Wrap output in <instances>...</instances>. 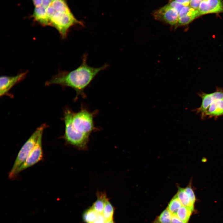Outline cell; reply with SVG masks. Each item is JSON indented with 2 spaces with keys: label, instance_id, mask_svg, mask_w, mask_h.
Segmentation results:
<instances>
[{
  "label": "cell",
  "instance_id": "1",
  "mask_svg": "<svg viewBox=\"0 0 223 223\" xmlns=\"http://www.w3.org/2000/svg\"><path fill=\"white\" fill-rule=\"evenodd\" d=\"M87 53L83 55L81 63L77 68L70 71H59L46 81L45 85L57 84L62 87H70L76 92L75 100L79 96L85 98L86 96L84 92L86 88L100 71L106 69L109 66L106 63L100 67H91L87 63Z\"/></svg>",
  "mask_w": 223,
  "mask_h": 223
},
{
  "label": "cell",
  "instance_id": "2",
  "mask_svg": "<svg viewBox=\"0 0 223 223\" xmlns=\"http://www.w3.org/2000/svg\"><path fill=\"white\" fill-rule=\"evenodd\" d=\"M73 113L68 108L64 110L63 118L65 125L64 138L69 144L84 149L86 146L90 136L80 132L75 129L72 122Z\"/></svg>",
  "mask_w": 223,
  "mask_h": 223
},
{
  "label": "cell",
  "instance_id": "3",
  "mask_svg": "<svg viewBox=\"0 0 223 223\" xmlns=\"http://www.w3.org/2000/svg\"><path fill=\"white\" fill-rule=\"evenodd\" d=\"M46 127V125L44 124L38 128L23 146L9 173L10 179L15 176L17 170L25 160L36 144L39 135Z\"/></svg>",
  "mask_w": 223,
  "mask_h": 223
},
{
  "label": "cell",
  "instance_id": "4",
  "mask_svg": "<svg viewBox=\"0 0 223 223\" xmlns=\"http://www.w3.org/2000/svg\"><path fill=\"white\" fill-rule=\"evenodd\" d=\"M94 114L83 107L77 112H73L72 122L75 129L80 132L90 136L96 129L94 121Z\"/></svg>",
  "mask_w": 223,
  "mask_h": 223
},
{
  "label": "cell",
  "instance_id": "5",
  "mask_svg": "<svg viewBox=\"0 0 223 223\" xmlns=\"http://www.w3.org/2000/svg\"><path fill=\"white\" fill-rule=\"evenodd\" d=\"M197 94L202 99L200 106L193 110L196 114H200L201 119L204 120L205 114L209 106L214 101L219 99H223V88L216 87V90L212 93L207 94L202 91L198 92Z\"/></svg>",
  "mask_w": 223,
  "mask_h": 223
},
{
  "label": "cell",
  "instance_id": "6",
  "mask_svg": "<svg viewBox=\"0 0 223 223\" xmlns=\"http://www.w3.org/2000/svg\"><path fill=\"white\" fill-rule=\"evenodd\" d=\"M153 15L155 19L174 26L175 28L177 24L178 13L168 4L154 11Z\"/></svg>",
  "mask_w": 223,
  "mask_h": 223
},
{
  "label": "cell",
  "instance_id": "7",
  "mask_svg": "<svg viewBox=\"0 0 223 223\" xmlns=\"http://www.w3.org/2000/svg\"><path fill=\"white\" fill-rule=\"evenodd\" d=\"M43 132L39 135L34 147L30 154L16 172V175L21 171L37 163L43 158L42 137Z\"/></svg>",
  "mask_w": 223,
  "mask_h": 223
},
{
  "label": "cell",
  "instance_id": "8",
  "mask_svg": "<svg viewBox=\"0 0 223 223\" xmlns=\"http://www.w3.org/2000/svg\"><path fill=\"white\" fill-rule=\"evenodd\" d=\"M27 71L20 72L14 76H2L0 78V96L8 94L10 90L15 84L23 80L28 73Z\"/></svg>",
  "mask_w": 223,
  "mask_h": 223
},
{
  "label": "cell",
  "instance_id": "9",
  "mask_svg": "<svg viewBox=\"0 0 223 223\" xmlns=\"http://www.w3.org/2000/svg\"><path fill=\"white\" fill-rule=\"evenodd\" d=\"M198 10L200 16L209 13H223V1L203 0Z\"/></svg>",
  "mask_w": 223,
  "mask_h": 223
},
{
  "label": "cell",
  "instance_id": "10",
  "mask_svg": "<svg viewBox=\"0 0 223 223\" xmlns=\"http://www.w3.org/2000/svg\"><path fill=\"white\" fill-rule=\"evenodd\" d=\"M199 16L198 9H195L189 5L184 6L178 13V21L175 28L187 25Z\"/></svg>",
  "mask_w": 223,
  "mask_h": 223
},
{
  "label": "cell",
  "instance_id": "11",
  "mask_svg": "<svg viewBox=\"0 0 223 223\" xmlns=\"http://www.w3.org/2000/svg\"><path fill=\"white\" fill-rule=\"evenodd\" d=\"M223 116V99L216 100L212 102L208 107L205 114V118H214L216 120Z\"/></svg>",
  "mask_w": 223,
  "mask_h": 223
},
{
  "label": "cell",
  "instance_id": "12",
  "mask_svg": "<svg viewBox=\"0 0 223 223\" xmlns=\"http://www.w3.org/2000/svg\"><path fill=\"white\" fill-rule=\"evenodd\" d=\"M32 17L34 21L42 26H48L46 9L42 5L38 7H35Z\"/></svg>",
  "mask_w": 223,
  "mask_h": 223
},
{
  "label": "cell",
  "instance_id": "13",
  "mask_svg": "<svg viewBox=\"0 0 223 223\" xmlns=\"http://www.w3.org/2000/svg\"><path fill=\"white\" fill-rule=\"evenodd\" d=\"M176 195L182 206L188 207L192 211L194 210V203L190 199L185 188H179Z\"/></svg>",
  "mask_w": 223,
  "mask_h": 223
},
{
  "label": "cell",
  "instance_id": "14",
  "mask_svg": "<svg viewBox=\"0 0 223 223\" xmlns=\"http://www.w3.org/2000/svg\"><path fill=\"white\" fill-rule=\"evenodd\" d=\"M97 199L93 204L91 207L98 214H102L105 203L107 199L106 194L104 193H98Z\"/></svg>",
  "mask_w": 223,
  "mask_h": 223
},
{
  "label": "cell",
  "instance_id": "15",
  "mask_svg": "<svg viewBox=\"0 0 223 223\" xmlns=\"http://www.w3.org/2000/svg\"><path fill=\"white\" fill-rule=\"evenodd\" d=\"M172 215L167 208L155 218L152 223H171Z\"/></svg>",
  "mask_w": 223,
  "mask_h": 223
},
{
  "label": "cell",
  "instance_id": "16",
  "mask_svg": "<svg viewBox=\"0 0 223 223\" xmlns=\"http://www.w3.org/2000/svg\"><path fill=\"white\" fill-rule=\"evenodd\" d=\"M193 211L188 207L182 206L177 210L176 214L181 220L188 223Z\"/></svg>",
  "mask_w": 223,
  "mask_h": 223
},
{
  "label": "cell",
  "instance_id": "17",
  "mask_svg": "<svg viewBox=\"0 0 223 223\" xmlns=\"http://www.w3.org/2000/svg\"><path fill=\"white\" fill-rule=\"evenodd\" d=\"M98 214L91 207L84 212L83 218L87 223H93L97 219Z\"/></svg>",
  "mask_w": 223,
  "mask_h": 223
},
{
  "label": "cell",
  "instance_id": "18",
  "mask_svg": "<svg viewBox=\"0 0 223 223\" xmlns=\"http://www.w3.org/2000/svg\"><path fill=\"white\" fill-rule=\"evenodd\" d=\"M182 205L176 195L169 203L167 208L172 214H176Z\"/></svg>",
  "mask_w": 223,
  "mask_h": 223
},
{
  "label": "cell",
  "instance_id": "19",
  "mask_svg": "<svg viewBox=\"0 0 223 223\" xmlns=\"http://www.w3.org/2000/svg\"><path fill=\"white\" fill-rule=\"evenodd\" d=\"M114 212V208L107 199L102 213V215L106 220L112 219Z\"/></svg>",
  "mask_w": 223,
  "mask_h": 223
},
{
  "label": "cell",
  "instance_id": "20",
  "mask_svg": "<svg viewBox=\"0 0 223 223\" xmlns=\"http://www.w3.org/2000/svg\"><path fill=\"white\" fill-rule=\"evenodd\" d=\"M185 189L191 200L195 203L196 200V198L193 190L191 186H188Z\"/></svg>",
  "mask_w": 223,
  "mask_h": 223
},
{
  "label": "cell",
  "instance_id": "21",
  "mask_svg": "<svg viewBox=\"0 0 223 223\" xmlns=\"http://www.w3.org/2000/svg\"><path fill=\"white\" fill-rule=\"evenodd\" d=\"M170 7L176 10L179 13L184 6L181 3L174 1L169 0L168 4Z\"/></svg>",
  "mask_w": 223,
  "mask_h": 223
},
{
  "label": "cell",
  "instance_id": "22",
  "mask_svg": "<svg viewBox=\"0 0 223 223\" xmlns=\"http://www.w3.org/2000/svg\"><path fill=\"white\" fill-rule=\"evenodd\" d=\"M203 0H190L189 6L195 9H198Z\"/></svg>",
  "mask_w": 223,
  "mask_h": 223
},
{
  "label": "cell",
  "instance_id": "23",
  "mask_svg": "<svg viewBox=\"0 0 223 223\" xmlns=\"http://www.w3.org/2000/svg\"><path fill=\"white\" fill-rule=\"evenodd\" d=\"M171 223H187L180 219L176 214L172 215V217Z\"/></svg>",
  "mask_w": 223,
  "mask_h": 223
},
{
  "label": "cell",
  "instance_id": "24",
  "mask_svg": "<svg viewBox=\"0 0 223 223\" xmlns=\"http://www.w3.org/2000/svg\"><path fill=\"white\" fill-rule=\"evenodd\" d=\"M54 0H42V5L46 9L51 4Z\"/></svg>",
  "mask_w": 223,
  "mask_h": 223
},
{
  "label": "cell",
  "instance_id": "25",
  "mask_svg": "<svg viewBox=\"0 0 223 223\" xmlns=\"http://www.w3.org/2000/svg\"><path fill=\"white\" fill-rule=\"evenodd\" d=\"M172 1H174L179 2L183 5L184 6H189L190 4V0H170Z\"/></svg>",
  "mask_w": 223,
  "mask_h": 223
},
{
  "label": "cell",
  "instance_id": "26",
  "mask_svg": "<svg viewBox=\"0 0 223 223\" xmlns=\"http://www.w3.org/2000/svg\"><path fill=\"white\" fill-rule=\"evenodd\" d=\"M35 7H38L42 5V0H32Z\"/></svg>",
  "mask_w": 223,
  "mask_h": 223
},
{
  "label": "cell",
  "instance_id": "27",
  "mask_svg": "<svg viewBox=\"0 0 223 223\" xmlns=\"http://www.w3.org/2000/svg\"><path fill=\"white\" fill-rule=\"evenodd\" d=\"M105 221L101 219L97 218L93 223H105Z\"/></svg>",
  "mask_w": 223,
  "mask_h": 223
},
{
  "label": "cell",
  "instance_id": "28",
  "mask_svg": "<svg viewBox=\"0 0 223 223\" xmlns=\"http://www.w3.org/2000/svg\"><path fill=\"white\" fill-rule=\"evenodd\" d=\"M105 223H114L113 221L112 220V219L110 220H106L105 221Z\"/></svg>",
  "mask_w": 223,
  "mask_h": 223
},
{
  "label": "cell",
  "instance_id": "29",
  "mask_svg": "<svg viewBox=\"0 0 223 223\" xmlns=\"http://www.w3.org/2000/svg\"></svg>",
  "mask_w": 223,
  "mask_h": 223
}]
</instances>
